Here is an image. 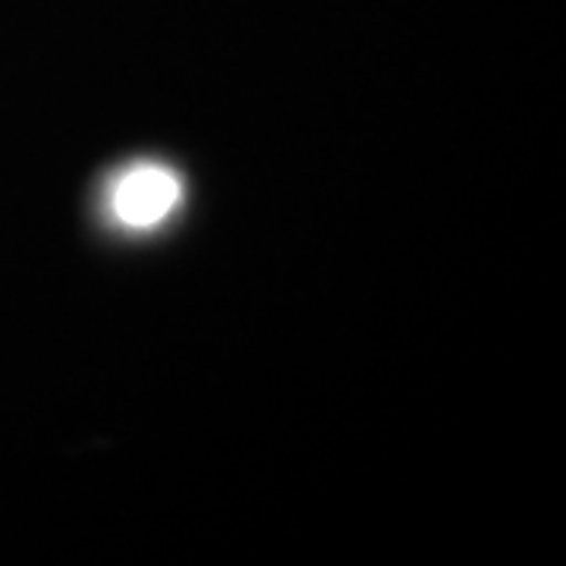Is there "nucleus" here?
Wrapping results in <instances>:
<instances>
[{
    "label": "nucleus",
    "mask_w": 566,
    "mask_h": 566,
    "mask_svg": "<svg viewBox=\"0 0 566 566\" xmlns=\"http://www.w3.org/2000/svg\"><path fill=\"white\" fill-rule=\"evenodd\" d=\"M180 199V182L170 170L155 167V164H142L126 170L114 189V211L120 214V221L129 227H148L158 223Z\"/></svg>",
    "instance_id": "1"
}]
</instances>
